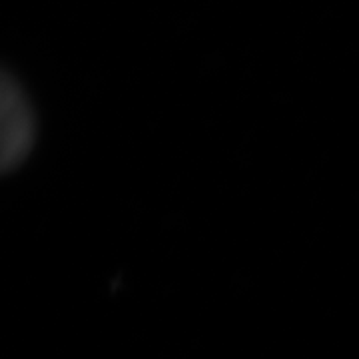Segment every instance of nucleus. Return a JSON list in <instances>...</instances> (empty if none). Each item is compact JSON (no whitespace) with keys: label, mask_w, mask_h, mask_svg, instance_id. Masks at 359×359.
I'll list each match as a JSON object with an SVG mask.
<instances>
[{"label":"nucleus","mask_w":359,"mask_h":359,"mask_svg":"<svg viewBox=\"0 0 359 359\" xmlns=\"http://www.w3.org/2000/svg\"><path fill=\"white\" fill-rule=\"evenodd\" d=\"M36 140V116L22 86L11 74L0 80V168L22 166Z\"/></svg>","instance_id":"nucleus-1"}]
</instances>
